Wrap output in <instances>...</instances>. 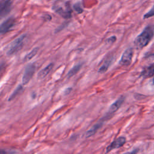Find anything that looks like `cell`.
<instances>
[{
	"label": "cell",
	"instance_id": "cell-1",
	"mask_svg": "<svg viewBox=\"0 0 154 154\" xmlns=\"http://www.w3.org/2000/svg\"><path fill=\"white\" fill-rule=\"evenodd\" d=\"M154 35V25H149L135 38L134 43L135 46L139 49L146 46Z\"/></svg>",
	"mask_w": 154,
	"mask_h": 154
},
{
	"label": "cell",
	"instance_id": "cell-20",
	"mask_svg": "<svg viewBox=\"0 0 154 154\" xmlns=\"http://www.w3.org/2000/svg\"><path fill=\"white\" fill-rule=\"evenodd\" d=\"M153 85H154V78H153Z\"/></svg>",
	"mask_w": 154,
	"mask_h": 154
},
{
	"label": "cell",
	"instance_id": "cell-11",
	"mask_svg": "<svg viewBox=\"0 0 154 154\" xmlns=\"http://www.w3.org/2000/svg\"><path fill=\"white\" fill-rule=\"evenodd\" d=\"M103 125V120L99 121L97 123H96L94 125H93L86 133H85V137L88 138L96 134V132L101 128V126Z\"/></svg>",
	"mask_w": 154,
	"mask_h": 154
},
{
	"label": "cell",
	"instance_id": "cell-2",
	"mask_svg": "<svg viewBox=\"0 0 154 154\" xmlns=\"http://www.w3.org/2000/svg\"><path fill=\"white\" fill-rule=\"evenodd\" d=\"M53 10L64 19H69L72 17V10L70 3L65 0L56 1L53 6Z\"/></svg>",
	"mask_w": 154,
	"mask_h": 154
},
{
	"label": "cell",
	"instance_id": "cell-18",
	"mask_svg": "<svg viewBox=\"0 0 154 154\" xmlns=\"http://www.w3.org/2000/svg\"><path fill=\"white\" fill-rule=\"evenodd\" d=\"M73 9L78 14H80V13H82V11H83V9L81 7V4H79V3H77V4H76L73 5Z\"/></svg>",
	"mask_w": 154,
	"mask_h": 154
},
{
	"label": "cell",
	"instance_id": "cell-6",
	"mask_svg": "<svg viewBox=\"0 0 154 154\" xmlns=\"http://www.w3.org/2000/svg\"><path fill=\"white\" fill-rule=\"evenodd\" d=\"M12 0H1L0 3V16L3 17L7 16L11 9Z\"/></svg>",
	"mask_w": 154,
	"mask_h": 154
},
{
	"label": "cell",
	"instance_id": "cell-16",
	"mask_svg": "<svg viewBox=\"0 0 154 154\" xmlns=\"http://www.w3.org/2000/svg\"><path fill=\"white\" fill-rule=\"evenodd\" d=\"M22 90H23V87H22V85H18V86L16 87V88L14 90V91L11 93V94L9 96V98H8V101H11V100H13L18 94H19L20 93L22 92Z\"/></svg>",
	"mask_w": 154,
	"mask_h": 154
},
{
	"label": "cell",
	"instance_id": "cell-15",
	"mask_svg": "<svg viewBox=\"0 0 154 154\" xmlns=\"http://www.w3.org/2000/svg\"><path fill=\"white\" fill-rule=\"evenodd\" d=\"M111 63V58H109V59L106 60L103 63V64L100 66V67L99 69L98 72L101 73L105 72L108 70V69Z\"/></svg>",
	"mask_w": 154,
	"mask_h": 154
},
{
	"label": "cell",
	"instance_id": "cell-17",
	"mask_svg": "<svg viewBox=\"0 0 154 154\" xmlns=\"http://www.w3.org/2000/svg\"><path fill=\"white\" fill-rule=\"evenodd\" d=\"M153 16H154V5L152 7V8L147 13H146L144 15L143 18L144 19H148V18H150L151 17H153Z\"/></svg>",
	"mask_w": 154,
	"mask_h": 154
},
{
	"label": "cell",
	"instance_id": "cell-19",
	"mask_svg": "<svg viewBox=\"0 0 154 154\" xmlns=\"http://www.w3.org/2000/svg\"><path fill=\"white\" fill-rule=\"evenodd\" d=\"M116 40V37L114 36V35H112L110 37H109L107 40H106V42H108V43H112L114 42H115Z\"/></svg>",
	"mask_w": 154,
	"mask_h": 154
},
{
	"label": "cell",
	"instance_id": "cell-3",
	"mask_svg": "<svg viewBox=\"0 0 154 154\" xmlns=\"http://www.w3.org/2000/svg\"><path fill=\"white\" fill-rule=\"evenodd\" d=\"M26 34H23L13 40L10 45V46L7 51V55L8 56H11L20 50L23 46L24 40L26 38Z\"/></svg>",
	"mask_w": 154,
	"mask_h": 154
},
{
	"label": "cell",
	"instance_id": "cell-4",
	"mask_svg": "<svg viewBox=\"0 0 154 154\" xmlns=\"http://www.w3.org/2000/svg\"><path fill=\"white\" fill-rule=\"evenodd\" d=\"M35 69L36 66L34 63H31L27 65L25 69V72L22 79L23 85H26L29 82L35 73Z\"/></svg>",
	"mask_w": 154,
	"mask_h": 154
},
{
	"label": "cell",
	"instance_id": "cell-13",
	"mask_svg": "<svg viewBox=\"0 0 154 154\" xmlns=\"http://www.w3.org/2000/svg\"><path fill=\"white\" fill-rule=\"evenodd\" d=\"M82 67V64L81 63L79 64H78L76 65H75V66H73L68 72L67 75V78H71L73 76H74L75 75H76L79 71V70L81 69Z\"/></svg>",
	"mask_w": 154,
	"mask_h": 154
},
{
	"label": "cell",
	"instance_id": "cell-9",
	"mask_svg": "<svg viewBox=\"0 0 154 154\" xmlns=\"http://www.w3.org/2000/svg\"><path fill=\"white\" fill-rule=\"evenodd\" d=\"M125 100V97L121 96L118 99H117L109 108L108 109V113L109 114H112L114 112H116L119 108L121 106V105L123 104V102Z\"/></svg>",
	"mask_w": 154,
	"mask_h": 154
},
{
	"label": "cell",
	"instance_id": "cell-8",
	"mask_svg": "<svg viewBox=\"0 0 154 154\" xmlns=\"http://www.w3.org/2000/svg\"><path fill=\"white\" fill-rule=\"evenodd\" d=\"M126 138L125 137H119L114 140L106 149V152L108 153L114 149H116L123 146L126 143Z\"/></svg>",
	"mask_w": 154,
	"mask_h": 154
},
{
	"label": "cell",
	"instance_id": "cell-12",
	"mask_svg": "<svg viewBox=\"0 0 154 154\" xmlns=\"http://www.w3.org/2000/svg\"><path fill=\"white\" fill-rule=\"evenodd\" d=\"M154 75V64L146 67L141 72V76L144 78H150Z\"/></svg>",
	"mask_w": 154,
	"mask_h": 154
},
{
	"label": "cell",
	"instance_id": "cell-14",
	"mask_svg": "<svg viewBox=\"0 0 154 154\" xmlns=\"http://www.w3.org/2000/svg\"><path fill=\"white\" fill-rule=\"evenodd\" d=\"M38 51V48H37V47L32 49L28 54H27L23 57V61L26 62V61H28L29 60H31L37 54Z\"/></svg>",
	"mask_w": 154,
	"mask_h": 154
},
{
	"label": "cell",
	"instance_id": "cell-7",
	"mask_svg": "<svg viewBox=\"0 0 154 154\" xmlns=\"http://www.w3.org/2000/svg\"><path fill=\"white\" fill-rule=\"evenodd\" d=\"M16 20L13 17H9L4 20L1 25V34H4L8 32L15 25Z\"/></svg>",
	"mask_w": 154,
	"mask_h": 154
},
{
	"label": "cell",
	"instance_id": "cell-10",
	"mask_svg": "<svg viewBox=\"0 0 154 154\" xmlns=\"http://www.w3.org/2000/svg\"><path fill=\"white\" fill-rule=\"evenodd\" d=\"M53 66H54V64L50 63L48 65H47L44 69H42L37 74L38 78L39 79H42L45 78L49 74V73L51 71V70L53 68Z\"/></svg>",
	"mask_w": 154,
	"mask_h": 154
},
{
	"label": "cell",
	"instance_id": "cell-5",
	"mask_svg": "<svg viewBox=\"0 0 154 154\" xmlns=\"http://www.w3.org/2000/svg\"><path fill=\"white\" fill-rule=\"evenodd\" d=\"M134 51L132 48L126 49L123 53L119 64L123 66H128L131 64L132 60Z\"/></svg>",
	"mask_w": 154,
	"mask_h": 154
}]
</instances>
